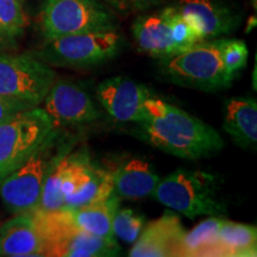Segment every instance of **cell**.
Segmentation results:
<instances>
[{"label": "cell", "instance_id": "cell-20", "mask_svg": "<svg viewBox=\"0 0 257 257\" xmlns=\"http://www.w3.org/2000/svg\"><path fill=\"white\" fill-rule=\"evenodd\" d=\"M220 256H256V226L225 219L218 233Z\"/></svg>", "mask_w": 257, "mask_h": 257}, {"label": "cell", "instance_id": "cell-3", "mask_svg": "<svg viewBox=\"0 0 257 257\" xmlns=\"http://www.w3.org/2000/svg\"><path fill=\"white\" fill-rule=\"evenodd\" d=\"M62 154L55 127L23 165L0 181V197L10 212L24 214L36 210L48 173Z\"/></svg>", "mask_w": 257, "mask_h": 257}, {"label": "cell", "instance_id": "cell-24", "mask_svg": "<svg viewBox=\"0 0 257 257\" xmlns=\"http://www.w3.org/2000/svg\"><path fill=\"white\" fill-rule=\"evenodd\" d=\"M146 219L141 214L135 213L130 208H118L112 223V230L115 238L125 243L134 244L142 232Z\"/></svg>", "mask_w": 257, "mask_h": 257}, {"label": "cell", "instance_id": "cell-16", "mask_svg": "<svg viewBox=\"0 0 257 257\" xmlns=\"http://www.w3.org/2000/svg\"><path fill=\"white\" fill-rule=\"evenodd\" d=\"M115 195L124 199H142L153 194L160 176L142 159L124 160L110 172Z\"/></svg>", "mask_w": 257, "mask_h": 257}, {"label": "cell", "instance_id": "cell-13", "mask_svg": "<svg viewBox=\"0 0 257 257\" xmlns=\"http://www.w3.org/2000/svg\"><path fill=\"white\" fill-rule=\"evenodd\" d=\"M185 229L175 214L166 213L143 227L128 252L131 257L181 256Z\"/></svg>", "mask_w": 257, "mask_h": 257}, {"label": "cell", "instance_id": "cell-8", "mask_svg": "<svg viewBox=\"0 0 257 257\" xmlns=\"http://www.w3.org/2000/svg\"><path fill=\"white\" fill-rule=\"evenodd\" d=\"M40 28L46 41L80 32L115 29V17L99 0H44Z\"/></svg>", "mask_w": 257, "mask_h": 257}, {"label": "cell", "instance_id": "cell-29", "mask_svg": "<svg viewBox=\"0 0 257 257\" xmlns=\"http://www.w3.org/2000/svg\"><path fill=\"white\" fill-rule=\"evenodd\" d=\"M5 44H6V42L4 40V37H3L2 32H0V46H5Z\"/></svg>", "mask_w": 257, "mask_h": 257}, {"label": "cell", "instance_id": "cell-11", "mask_svg": "<svg viewBox=\"0 0 257 257\" xmlns=\"http://www.w3.org/2000/svg\"><path fill=\"white\" fill-rule=\"evenodd\" d=\"M96 96L104 110L115 120L141 123L146 117L144 102L150 98V92L134 80L114 76L99 83Z\"/></svg>", "mask_w": 257, "mask_h": 257}, {"label": "cell", "instance_id": "cell-22", "mask_svg": "<svg viewBox=\"0 0 257 257\" xmlns=\"http://www.w3.org/2000/svg\"><path fill=\"white\" fill-rule=\"evenodd\" d=\"M68 154L63 153L59 157V160L54 163V166L51 167V169L49 170L46 178V181H44L38 206L34 212L50 213V212L62 210L64 207L62 181L64 170H66L67 163H68Z\"/></svg>", "mask_w": 257, "mask_h": 257}, {"label": "cell", "instance_id": "cell-19", "mask_svg": "<svg viewBox=\"0 0 257 257\" xmlns=\"http://www.w3.org/2000/svg\"><path fill=\"white\" fill-rule=\"evenodd\" d=\"M224 220L220 217H210L189 232H185L181 256H220L218 233Z\"/></svg>", "mask_w": 257, "mask_h": 257}, {"label": "cell", "instance_id": "cell-15", "mask_svg": "<svg viewBox=\"0 0 257 257\" xmlns=\"http://www.w3.org/2000/svg\"><path fill=\"white\" fill-rule=\"evenodd\" d=\"M0 256H44V244L31 213L17 214L0 227Z\"/></svg>", "mask_w": 257, "mask_h": 257}, {"label": "cell", "instance_id": "cell-25", "mask_svg": "<svg viewBox=\"0 0 257 257\" xmlns=\"http://www.w3.org/2000/svg\"><path fill=\"white\" fill-rule=\"evenodd\" d=\"M167 14H168L170 29H172V37L174 44L178 49V53H181L195 43L201 42V38L195 32L192 25L186 21L184 16L178 11L175 6L166 8Z\"/></svg>", "mask_w": 257, "mask_h": 257}, {"label": "cell", "instance_id": "cell-9", "mask_svg": "<svg viewBox=\"0 0 257 257\" xmlns=\"http://www.w3.org/2000/svg\"><path fill=\"white\" fill-rule=\"evenodd\" d=\"M56 81V73L35 55L0 53V95L38 106Z\"/></svg>", "mask_w": 257, "mask_h": 257}, {"label": "cell", "instance_id": "cell-6", "mask_svg": "<svg viewBox=\"0 0 257 257\" xmlns=\"http://www.w3.org/2000/svg\"><path fill=\"white\" fill-rule=\"evenodd\" d=\"M44 244V256L99 257L115 256L117 243L96 237L79 229L70 218L69 210L62 208L50 213L32 212Z\"/></svg>", "mask_w": 257, "mask_h": 257}, {"label": "cell", "instance_id": "cell-5", "mask_svg": "<svg viewBox=\"0 0 257 257\" xmlns=\"http://www.w3.org/2000/svg\"><path fill=\"white\" fill-rule=\"evenodd\" d=\"M121 43L115 29L80 32L47 41L35 56L48 66L87 68L113 59Z\"/></svg>", "mask_w": 257, "mask_h": 257}, {"label": "cell", "instance_id": "cell-17", "mask_svg": "<svg viewBox=\"0 0 257 257\" xmlns=\"http://www.w3.org/2000/svg\"><path fill=\"white\" fill-rule=\"evenodd\" d=\"M223 127L240 148H255L257 142V102L252 98L234 96L225 104Z\"/></svg>", "mask_w": 257, "mask_h": 257}, {"label": "cell", "instance_id": "cell-21", "mask_svg": "<svg viewBox=\"0 0 257 257\" xmlns=\"http://www.w3.org/2000/svg\"><path fill=\"white\" fill-rule=\"evenodd\" d=\"M113 184L110 170H105L99 167H93L91 178L83 184L78 191L64 198V207L74 210L88 205L99 204L105 201L113 194Z\"/></svg>", "mask_w": 257, "mask_h": 257}, {"label": "cell", "instance_id": "cell-27", "mask_svg": "<svg viewBox=\"0 0 257 257\" xmlns=\"http://www.w3.org/2000/svg\"><path fill=\"white\" fill-rule=\"evenodd\" d=\"M104 2L120 14H131V12L144 11L153 8L163 0H104Z\"/></svg>", "mask_w": 257, "mask_h": 257}, {"label": "cell", "instance_id": "cell-12", "mask_svg": "<svg viewBox=\"0 0 257 257\" xmlns=\"http://www.w3.org/2000/svg\"><path fill=\"white\" fill-rule=\"evenodd\" d=\"M175 8L201 41L229 35L239 25L238 15L221 0H180Z\"/></svg>", "mask_w": 257, "mask_h": 257}, {"label": "cell", "instance_id": "cell-23", "mask_svg": "<svg viewBox=\"0 0 257 257\" xmlns=\"http://www.w3.org/2000/svg\"><path fill=\"white\" fill-rule=\"evenodd\" d=\"M27 23L21 0H0V32L6 43L22 36Z\"/></svg>", "mask_w": 257, "mask_h": 257}, {"label": "cell", "instance_id": "cell-28", "mask_svg": "<svg viewBox=\"0 0 257 257\" xmlns=\"http://www.w3.org/2000/svg\"><path fill=\"white\" fill-rule=\"evenodd\" d=\"M32 107H36V106H32L30 104H27V102L14 100V99L5 98V96L0 95V123H3V121L8 119L11 115L18 113V112Z\"/></svg>", "mask_w": 257, "mask_h": 257}, {"label": "cell", "instance_id": "cell-2", "mask_svg": "<svg viewBox=\"0 0 257 257\" xmlns=\"http://www.w3.org/2000/svg\"><path fill=\"white\" fill-rule=\"evenodd\" d=\"M152 195L166 207L189 219L226 213L225 205L218 198L214 175L199 170H175L167 178L160 179Z\"/></svg>", "mask_w": 257, "mask_h": 257}, {"label": "cell", "instance_id": "cell-18", "mask_svg": "<svg viewBox=\"0 0 257 257\" xmlns=\"http://www.w3.org/2000/svg\"><path fill=\"white\" fill-rule=\"evenodd\" d=\"M119 199L113 193L110 198L99 204L69 210L70 218L79 229L100 237L107 242L117 243L112 230V223L115 211L119 208Z\"/></svg>", "mask_w": 257, "mask_h": 257}, {"label": "cell", "instance_id": "cell-4", "mask_svg": "<svg viewBox=\"0 0 257 257\" xmlns=\"http://www.w3.org/2000/svg\"><path fill=\"white\" fill-rule=\"evenodd\" d=\"M221 38L201 41L188 49L161 60L165 76L176 85L210 92L229 87L232 82L221 61Z\"/></svg>", "mask_w": 257, "mask_h": 257}, {"label": "cell", "instance_id": "cell-14", "mask_svg": "<svg viewBox=\"0 0 257 257\" xmlns=\"http://www.w3.org/2000/svg\"><path fill=\"white\" fill-rule=\"evenodd\" d=\"M133 35L138 49L147 55L165 60L178 54L166 9L156 14L140 16L134 22Z\"/></svg>", "mask_w": 257, "mask_h": 257}, {"label": "cell", "instance_id": "cell-1", "mask_svg": "<svg viewBox=\"0 0 257 257\" xmlns=\"http://www.w3.org/2000/svg\"><path fill=\"white\" fill-rule=\"evenodd\" d=\"M141 121L143 136L152 146L185 160L210 157L224 148L217 130L168 102L150 96Z\"/></svg>", "mask_w": 257, "mask_h": 257}, {"label": "cell", "instance_id": "cell-26", "mask_svg": "<svg viewBox=\"0 0 257 257\" xmlns=\"http://www.w3.org/2000/svg\"><path fill=\"white\" fill-rule=\"evenodd\" d=\"M221 61L226 75L232 80L236 74L246 66L248 48L240 40H226L221 38Z\"/></svg>", "mask_w": 257, "mask_h": 257}, {"label": "cell", "instance_id": "cell-10", "mask_svg": "<svg viewBox=\"0 0 257 257\" xmlns=\"http://www.w3.org/2000/svg\"><path fill=\"white\" fill-rule=\"evenodd\" d=\"M42 102L55 127L92 123L100 117L88 93L76 83L64 80H56Z\"/></svg>", "mask_w": 257, "mask_h": 257}, {"label": "cell", "instance_id": "cell-7", "mask_svg": "<svg viewBox=\"0 0 257 257\" xmlns=\"http://www.w3.org/2000/svg\"><path fill=\"white\" fill-rule=\"evenodd\" d=\"M54 128L49 115L38 106L0 123V181L23 165Z\"/></svg>", "mask_w": 257, "mask_h": 257}]
</instances>
